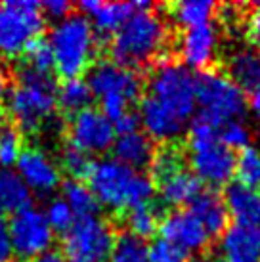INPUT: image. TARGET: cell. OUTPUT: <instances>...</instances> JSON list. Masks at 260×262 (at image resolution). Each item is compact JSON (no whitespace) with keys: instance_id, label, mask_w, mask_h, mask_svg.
Returning a JSON list of instances; mask_svg holds the SVG:
<instances>
[{"instance_id":"42","label":"cell","mask_w":260,"mask_h":262,"mask_svg":"<svg viewBox=\"0 0 260 262\" xmlns=\"http://www.w3.org/2000/svg\"><path fill=\"white\" fill-rule=\"evenodd\" d=\"M10 75H8L6 67L0 66V107H2V103L8 100V94H10Z\"/></svg>"},{"instance_id":"5","label":"cell","mask_w":260,"mask_h":262,"mask_svg":"<svg viewBox=\"0 0 260 262\" xmlns=\"http://www.w3.org/2000/svg\"><path fill=\"white\" fill-rule=\"evenodd\" d=\"M88 86L100 100V111L113 123L128 111L142 92V79L134 69L103 59L88 69Z\"/></svg>"},{"instance_id":"43","label":"cell","mask_w":260,"mask_h":262,"mask_svg":"<svg viewBox=\"0 0 260 262\" xmlns=\"http://www.w3.org/2000/svg\"><path fill=\"white\" fill-rule=\"evenodd\" d=\"M33 262H65V260L59 253H56V251H48V253L40 255L38 258H35Z\"/></svg>"},{"instance_id":"15","label":"cell","mask_w":260,"mask_h":262,"mask_svg":"<svg viewBox=\"0 0 260 262\" xmlns=\"http://www.w3.org/2000/svg\"><path fill=\"white\" fill-rule=\"evenodd\" d=\"M218 31L214 25H201L193 29H186L180 38V58L182 66L197 71H207L216 58Z\"/></svg>"},{"instance_id":"20","label":"cell","mask_w":260,"mask_h":262,"mask_svg":"<svg viewBox=\"0 0 260 262\" xmlns=\"http://www.w3.org/2000/svg\"><path fill=\"white\" fill-rule=\"evenodd\" d=\"M228 214L241 226H260V189L243 184H230L224 191Z\"/></svg>"},{"instance_id":"23","label":"cell","mask_w":260,"mask_h":262,"mask_svg":"<svg viewBox=\"0 0 260 262\" xmlns=\"http://www.w3.org/2000/svg\"><path fill=\"white\" fill-rule=\"evenodd\" d=\"M228 77L243 92H254L260 86V52L239 48L228 58Z\"/></svg>"},{"instance_id":"27","label":"cell","mask_w":260,"mask_h":262,"mask_svg":"<svg viewBox=\"0 0 260 262\" xmlns=\"http://www.w3.org/2000/svg\"><path fill=\"white\" fill-rule=\"evenodd\" d=\"M63 201L71 211L75 212L77 219H86V216H98L100 212V203L88 184H82L80 180H67L63 184Z\"/></svg>"},{"instance_id":"14","label":"cell","mask_w":260,"mask_h":262,"mask_svg":"<svg viewBox=\"0 0 260 262\" xmlns=\"http://www.w3.org/2000/svg\"><path fill=\"white\" fill-rule=\"evenodd\" d=\"M17 176L25 186L36 193H52L59 186L61 174L54 161L40 149H23L21 157L17 161Z\"/></svg>"},{"instance_id":"25","label":"cell","mask_w":260,"mask_h":262,"mask_svg":"<svg viewBox=\"0 0 260 262\" xmlns=\"http://www.w3.org/2000/svg\"><path fill=\"white\" fill-rule=\"evenodd\" d=\"M216 14V4L210 0H182L170 6V15L184 29H193L210 23Z\"/></svg>"},{"instance_id":"18","label":"cell","mask_w":260,"mask_h":262,"mask_svg":"<svg viewBox=\"0 0 260 262\" xmlns=\"http://www.w3.org/2000/svg\"><path fill=\"white\" fill-rule=\"evenodd\" d=\"M80 14L90 17L100 33H117L138 12L136 2H98L84 0L79 4Z\"/></svg>"},{"instance_id":"19","label":"cell","mask_w":260,"mask_h":262,"mask_svg":"<svg viewBox=\"0 0 260 262\" xmlns=\"http://www.w3.org/2000/svg\"><path fill=\"white\" fill-rule=\"evenodd\" d=\"M189 212L201 222L210 237H216L228 230L230 214L226 209L224 197L212 189H201V193L189 203Z\"/></svg>"},{"instance_id":"6","label":"cell","mask_w":260,"mask_h":262,"mask_svg":"<svg viewBox=\"0 0 260 262\" xmlns=\"http://www.w3.org/2000/svg\"><path fill=\"white\" fill-rule=\"evenodd\" d=\"M195 98L201 115L222 126L247 113V96L228 77L216 71H203L195 77Z\"/></svg>"},{"instance_id":"30","label":"cell","mask_w":260,"mask_h":262,"mask_svg":"<svg viewBox=\"0 0 260 262\" xmlns=\"http://www.w3.org/2000/svg\"><path fill=\"white\" fill-rule=\"evenodd\" d=\"M107 262H147V243L128 232L119 233Z\"/></svg>"},{"instance_id":"28","label":"cell","mask_w":260,"mask_h":262,"mask_svg":"<svg viewBox=\"0 0 260 262\" xmlns=\"http://www.w3.org/2000/svg\"><path fill=\"white\" fill-rule=\"evenodd\" d=\"M161 207L157 203H145L126 211V228L128 233L136 235L140 239L151 237L159 230L161 224Z\"/></svg>"},{"instance_id":"39","label":"cell","mask_w":260,"mask_h":262,"mask_svg":"<svg viewBox=\"0 0 260 262\" xmlns=\"http://www.w3.org/2000/svg\"><path fill=\"white\" fill-rule=\"evenodd\" d=\"M40 8H42V14L58 21L71 14V4L67 0H46L44 4H40Z\"/></svg>"},{"instance_id":"38","label":"cell","mask_w":260,"mask_h":262,"mask_svg":"<svg viewBox=\"0 0 260 262\" xmlns=\"http://www.w3.org/2000/svg\"><path fill=\"white\" fill-rule=\"evenodd\" d=\"M140 115L134 113V111H126L123 117H119L117 121H113V128H115V134L119 136H126V134H132V132L140 130Z\"/></svg>"},{"instance_id":"8","label":"cell","mask_w":260,"mask_h":262,"mask_svg":"<svg viewBox=\"0 0 260 262\" xmlns=\"http://www.w3.org/2000/svg\"><path fill=\"white\" fill-rule=\"evenodd\" d=\"M149 96L186 123L197 107L193 73L178 61H161L149 77Z\"/></svg>"},{"instance_id":"22","label":"cell","mask_w":260,"mask_h":262,"mask_svg":"<svg viewBox=\"0 0 260 262\" xmlns=\"http://www.w3.org/2000/svg\"><path fill=\"white\" fill-rule=\"evenodd\" d=\"M113 159L130 168H144L151 165L155 157V147L151 138L144 132H132L126 136H119L113 142Z\"/></svg>"},{"instance_id":"16","label":"cell","mask_w":260,"mask_h":262,"mask_svg":"<svg viewBox=\"0 0 260 262\" xmlns=\"http://www.w3.org/2000/svg\"><path fill=\"white\" fill-rule=\"evenodd\" d=\"M140 123L145 128L147 136L159 142H172L184 132L186 123L172 111L159 103L151 96H145L140 103Z\"/></svg>"},{"instance_id":"12","label":"cell","mask_w":260,"mask_h":262,"mask_svg":"<svg viewBox=\"0 0 260 262\" xmlns=\"http://www.w3.org/2000/svg\"><path fill=\"white\" fill-rule=\"evenodd\" d=\"M189 167L199 182L209 186H224L235 174V153L222 142L189 149Z\"/></svg>"},{"instance_id":"45","label":"cell","mask_w":260,"mask_h":262,"mask_svg":"<svg viewBox=\"0 0 260 262\" xmlns=\"http://www.w3.org/2000/svg\"><path fill=\"white\" fill-rule=\"evenodd\" d=\"M193 262H220V260H216V258H210V256H203V258H197V260H193Z\"/></svg>"},{"instance_id":"40","label":"cell","mask_w":260,"mask_h":262,"mask_svg":"<svg viewBox=\"0 0 260 262\" xmlns=\"http://www.w3.org/2000/svg\"><path fill=\"white\" fill-rule=\"evenodd\" d=\"M247 37L256 48H260V4H254L247 15Z\"/></svg>"},{"instance_id":"37","label":"cell","mask_w":260,"mask_h":262,"mask_svg":"<svg viewBox=\"0 0 260 262\" xmlns=\"http://www.w3.org/2000/svg\"><path fill=\"white\" fill-rule=\"evenodd\" d=\"M220 142L228 149H245L251 146V130L239 121H231L220 126Z\"/></svg>"},{"instance_id":"11","label":"cell","mask_w":260,"mask_h":262,"mask_svg":"<svg viewBox=\"0 0 260 262\" xmlns=\"http://www.w3.org/2000/svg\"><path fill=\"white\" fill-rule=\"evenodd\" d=\"M115 128L113 123L98 107H86L69 121V146L86 153L98 155L113 147Z\"/></svg>"},{"instance_id":"2","label":"cell","mask_w":260,"mask_h":262,"mask_svg":"<svg viewBox=\"0 0 260 262\" xmlns=\"http://www.w3.org/2000/svg\"><path fill=\"white\" fill-rule=\"evenodd\" d=\"M6 102L15 126L33 134L54 119L58 107V84L50 73H38L25 66L19 69L17 84L10 90Z\"/></svg>"},{"instance_id":"33","label":"cell","mask_w":260,"mask_h":262,"mask_svg":"<svg viewBox=\"0 0 260 262\" xmlns=\"http://www.w3.org/2000/svg\"><path fill=\"white\" fill-rule=\"evenodd\" d=\"M23 56L27 59V67L35 69L38 73H50L54 69V54H52L50 42L46 38H36L27 46V50L23 52Z\"/></svg>"},{"instance_id":"36","label":"cell","mask_w":260,"mask_h":262,"mask_svg":"<svg viewBox=\"0 0 260 262\" xmlns=\"http://www.w3.org/2000/svg\"><path fill=\"white\" fill-rule=\"evenodd\" d=\"M94 161L88 157L86 153L79 151L75 147H65L63 155H61V167L67 174L71 176V180H80V178H86L90 168H92Z\"/></svg>"},{"instance_id":"10","label":"cell","mask_w":260,"mask_h":262,"mask_svg":"<svg viewBox=\"0 0 260 262\" xmlns=\"http://www.w3.org/2000/svg\"><path fill=\"white\" fill-rule=\"evenodd\" d=\"M14 255L21 262H33L48 253L54 243V230L50 228L44 212L36 207H27L12 214L8 222Z\"/></svg>"},{"instance_id":"35","label":"cell","mask_w":260,"mask_h":262,"mask_svg":"<svg viewBox=\"0 0 260 262\" xmlns=\"http://www.w3.org/2000/svg\"><path fill=\"white\" fill-rule=\"evenodd\" d=\"M147 262H189V253L161 237L147 245Z\"/></svg>"},{"instance_id":"41","label":"cell","mask_w":260,"mask_h":262,"mask_svg":"<svg viewBox=\"0 0 260 262\" xmlns=\"http://www.w3.org/2000/svg\"><path fill=\"white\" fill-rule=\"evenodd\" d=\"M12 256H14V249H12L8 224L4 222V219H0V262H8Z\"/></svg>"},{"instance_id":"3","label":"cell","mask_w":260,"mask_h":262,"mask_svg":"<svg viewBox=\"0 0 260 262\" xmlns=\"http://www.w3.org/2000/svg\"><path fill=\"white\" fill-rule=\"evenodd\" d=\"M52 54H54V69L59 77L79 79L88 71L96 56V31L86 15L69 14L58 21L50 31Z\"/></svg>"},{"instance_id":"29","label":"cell","mask_w":260,"mask_h":262,"mask_svg":"<svg viewBox=\"0 0 260 262\" xmlns=\"http://www.w3.org/2000/svg\"><path fill=\"white\" fill-rule=\"evenodd\" d=\"M23 153L21 130L14 123L0 121V167L10 170V167L17 165Z\"/></svg>"},{"instance_id":"44","label":"cell","mask_w":260,"mask_h":262,"mask_svg":"<svg viewBox=\"0 0 260 262\" xmlns=\"http://www.w3.org/2000/svg\"><path fill=\"white\" fill-rule=\"evenodd\" d=\"M251 107L256 115H260V86L254 92H251Z\"/></svg>"},{"instance_id":"9","label":"cell","mask_w":260,"mask_h":262,"mask_svg":"<svg viewBox=\"0 0 260 262\" xmlns=\"http://www.w3.org/2000/svg\"><path fill=\"white\" fill-rule=\"evenodd\" d=\"M115 237L109 222L100 216L77 219L63 233V255L71 262H107Z\"/></svg>"},{"instance_id":"34","label":"cell","mask_w":260,"mask_h":262,"mask_svg":"<svg viewBox=\"0 0 260 262\" xmlns=\"http://www.w3.org/2000/svg\"><path fill=\"white\" fill-rule=\"evenodd\" d=\"M44 216H46V220H48V224H50L52 230H54V232H59V233L67 232V230L73 226V222L77 220L75 212H73L71 207L63 201V197H58V199L50 201V205L46 207Z\"/></svg>"},{"instance_id":"24","label":"cell","mask_w":260,"mask_h":262,"mask_svg":"<svg viewBox=\"0 0 260 262\" xmlns=\"http://www.w3.org/2000/svg\"><path fill=\"white\" fill-rule=\"evenodd\" d=\"M31 207V189L17 172L0 168V211L17 212Z\"/></svg>"},{"instance_id":"1","label":"cell","mask_w":260,"mask_h":262,"mask_svg":"<svg viewBox=\"0 0 260 262\" xmlns=\"http://www.w3.org/2000/svg\"><path fill=\"white\" fill-rule=\"evenodd\" d=\"M86 180L98 203L113 211H130L153 201L155 184L151 178L117 159L94 161Z\"/></svg>"},{"instance_id":"31","label":"cell","mask_w":260,"mask_h":262,"mask_svg":"<svg viewBox=\"0 0 260 262\" xmlns=\"http://www.w3.org/2000/svg\"><path fill=\"white\" fill-rule=\"evenodd\" d=\"M235 174L239 184L260 189V151L256 147L249 146L239 151L235 157Z\"/></svg>"},{"instance_id":"26","label":"cell","mask_w":260,"mask_h":262,"mask_svg":"<svg viewBox=\"0 0 260 262\" xmlns=\"http://www.w3.org/2000/svg\"><path fill=\"white\" fill-rule=\"evenodd\" d=\"M92 92L86 80L79 79H65L58 86V105L69 115H75L79 111L90 107L92 103Z\"/></svg>"},{"instance_id":"7","label":"cell","mask_w":260,"mask_h":262,"mask_svg":"<svg viewBox=\"0 0 260 262\" xmlns=\"http://www.w3.org/2000/svg\"><path fill=\"white\" fill-rule=\"evenodd\" d=\"M46 19L35 0H10L0 4V54L15 58L40 38Z\"/></svg>"},{"instance_id":"17","label":"cell","mask_w":260,"mask_h":262,"mask_svg":"<svg viewBox=\"0 0 260 262\" xmlns=\"http://www.w3.org/2000/svg\"><path fill=\"white\" fill-rule=\"evenodd\" d=\"M220 262H260V226H228L220 239Z\"/></svg>"},{"instance_id":"13","label":"cell","mask_w":260,"mask_h":262,"mask_svg":"<svg viewBox=\"0 0 260 262\" xmlns=\"http://www.w3.org/2000/svg\"><path fill=\"white\" fill-rule=\"evenodd\" d=\"M161 237L184 251H203L209 245L210 235L189 211L168 212L159 224Z\"/></svg>"},{"instance_id":"21","label":"cell","mask_w":260,"mask_h":262,"mask_svg":"<svg viewBox=\"0 0 260 262\" xmlns=\"http://www.w3.org/2000/svg\"><path fill=\"white\" fill-rule=\"evenodd\" d=\"M157 188H159L161 199L163 203L170 205V207H182V205H189L195 197L201 193V182L199 178L188 170L186 167L174 170L165 178L157 180Z\"/></svg>"},{"instance_id":"32","label":"cell","mask_w":260,"mask_h":262,"mask_svg":"<svg viewBox=\"0 0 260 262\" xmlns=\"http://www.w3.org/2000/svg\"><path fill=\"white\" fill-rule=\"evenodd\" d=\"M188 142H189V149L191 147H201V146L214 144V142H220V126L199 113L197 117H193V121L189 124Z\"/></svg>"},{"instance_id":"4","label":"cell","mask_w":260,"mask_h":262,"mask_svg":"<svg viewBox=\"0 0 260 262\" xmlns=\"http://www.w3.org/2000/svg\"><path fill=\"white\" fill-rule=\"evenodd\" d=\"M168 40V31L161 15L147 12H136L113 35L111 56L113 61L128 69L142 67L157 58Z\"/></svg>"}]
</instances>
